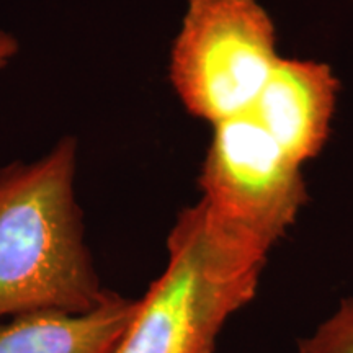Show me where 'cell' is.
Returning <instances> with one entry per match:
<instances>
[{"instance_id":"8","label":"cell","mask_w":353,"mask_h":353,"mask_svg":"<svg viewBox=\"0 0 353 353\" xmlns=\"http://www.w3.org/2000/svg\"><path fill=\"white\" fill-rule=\"evenodd\" d=\"M20 44L13 34L0 30V70L6 69L12 59L19 54Z\"/></svg>"},{"instance_id":"1","label":"cell","mask_w":353,"mask_h":353,"mask_svg":"<svg viewBox=\"0 0 353 353\" xmlns=\"http://www.w3.org/2000/svg\"><path fill=\"white\" fill-rule=\"evenodd\" d=\"M79 143L63 138L33 162L0 169V321L56 309L88 312L101 285L76 196Z\"/></svg>"},{"instance_id":"3","label":"cell","mask_w":353,"mask_h":353,"mask_svg":"<svg viewBox=\"0 0 353 353\" xmlns=\"http://www.w3.org/2000/svg\"><path fill=\"white\" fill-rule=\"evenodd\" d=\"M280 61L257 0H188L169 77L188 113L216 126L250 113Z\"/></svg>"},{"instance_id":"4","label":"cell","mask_w":353,"mask_h":353,"mask_svg":"<svg viewBox=\"0 0 353 353\" xmlns=\"http://www.w3.org/2000/svg\"><path fill=\"white\" fill-rule=\"evenodd\" d=\"M200 187L219 229L265 257L307 200L301 165L249 113L214 126Z\"/></svg>"},{"instance_id":"5","label":"cell","mask_w":353,"mask_h":353,"mask_svg":"<svg viewBox=\"0 0 353 353\" xmlns=\"http://www.w3.org/2000/svg\"><path fill=\"white\" fill-rule=\"evenodd\" d=\"M337 92L330 65L281 57L249 114L303 165L327 143Z\"/></svg>"},{"instance_id":"6","label":"cell","mask_w":353,"mask_h":353,"mask_svg":"<svg viewBox=\"0 0 353 353\" xmlns=\"http://www.w3.org/2000/svg\"><path fill=\"white\" fill-rule=\"evenodd\" d=\"M138 307L112 291L88 312L56 309L0 321V353H113Z\"/></svg>"},{"instance_id":"7","label":"cell","mask_w":353,"mask_h":353,"mask_svg":"<svg viewBox=\"0 0 353 353\" xmlns=\"http://www.w3.org/2000/svg\"><path fill=\"white\" fill-rule=\"evenodd\" d=\"M294 353H353V296L342 299L327 321L299 341Z\"/></svg>"},{"instance_id":"2","label":"cell","mask_w":353,"mask_h":353,"mask_svg":"<svg viewBox=\"0 0 353 353\" xmlns=\"http://www.w3.org/2000/svg\"><path fill=\"white\" fill-rule=\"evenodd\" d=\"M267 257L221 231L201 200L176 218L167 265L113 353H214L229 317L252 301Z\"/></svg>"}]
</instances>
